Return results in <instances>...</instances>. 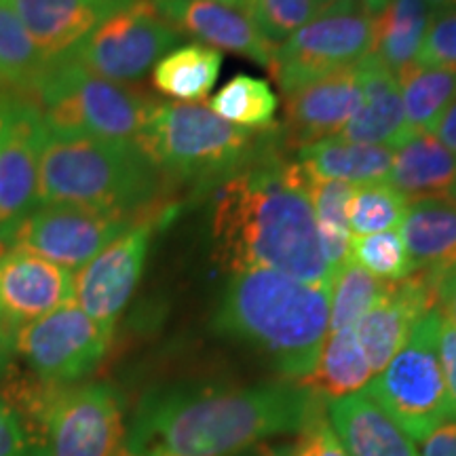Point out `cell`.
<instances>
[{
  "mask_svg": "<svg viewBox=\"0 0 456 456\" xmlns=\"http://www.w3.org/2000/svg\"><path fill=\"white\" fill-rule=\"evenodd\" d=\"M0 456H45V448L26 416L0 395Z\"/></svg>",
  "mask_w": 456,
  "mask_h": 456,
  "instance_id": "cell-37",
  "label": "cell"
},
{
  "mask_svg": "<svg viewBox=\"0 0 456 456\" xmlns=\"http://www.w3.org/2000/svg\"><path fill=\"white\" fill-rule=\"evenodd\" d=\"M135 142L163 175L195 184L199 191L218 188L252 165L288 152L281 125L245 129L208 106L184 102L152 104Z\"/></svg>",
  "mask_w": 456,
  "mask_h": 456,
  "instance_id": "cell-5",
  "label": "cell"
},
{
  "mask_svg": "<svg viewBox=\"0 0 456 456\" xmlns=\"http://www.w3.org/2000/svg\"><path fill=\"white\" fill-rule=\"evenodd\" d=\"M13 338L11 332L0 323V379H4L13 366Z\"/></svg>",
  "mask_w": 456,
  "mask_h": 456,
  "instance_id": "cell-43",
  "label": "cell"
},
{
  "mask_svg": "<svg viewBox=\"0 0 456 456\" xmlns=\"http://www.w3.org/2000/svg\"><path fill=\"white\" fill-rule=\"evenodd\" d=\"M357 66L362 74L363 100L338 135L357 144L387 146L395 151L410 138L399 78L374 53H368Z\"/></svg>",
  "mask_w": 456,
  "mask_h": 456,
  "instance_id": "cell-20",
  "label": "cell"
},
{
  "mask_svg": "<svg viewBox=\"0 0 456 456\" xmlns=\"http://www.w3.org/2000/svg\"><path fill=\"white\" fill-rule=\"evenodd\" d=\"M277 106L279 100L271 85L249 74H235L209 100V110L245 129L269 127L275 121Z\"/></svg>",
  "mask_w": 456,
  "mask_h": 456,
  "instance_id": "cell-30",
  "label": "cell"
},
{
  "mask_svg": "<svg viewBox=\"0 0 456 456\" xmlns=\"http://www.w3.org/2000/svg\"><path fill=\"white\" fill-rule=\"evenodd\" d=\"M408 201L387 182L362 184L353 188L346 203L351 237H366L393 231L402 224Z\"/></svg>",
  "mask_w": 456,
  "mask_h": 456,
  "instance_id": "cell-33",
  "label": "cell"
},
{
  "mask_svg": "<svg viewBox=\"0 0 456 456\" xmlns=\"http://www.w3.org/2000/svg\"><path fill=\"white\" fill-rule=\"evenodd\" d=\"M322 397L302 385L151 391L129 427L127 456H235L262 437L302 431Z\"/></svg>",
  "mask_w": 456,
  "mask_h": 456,
  "instance_id": "cell-1",
  "label": "cell"
},
{
  "mask_svg": "<svg viewBox=\"0 0 456 456\" xmlns=\"http://www.w3.org/2000/svg\"><path fill=\"white\" fill-rule=\"evenodd\" d=\"M353 184L336 180H309L306 195L315 212L319 239L332 279L351 256V231L346 220V203L353 192Z\"/></svg>",
  "mask_w": 456,
  "mask_h": 456,
  "instance_id": "cell-29",
  "label": "cell"
},
{
  "mask_svg": "<svg viewBox=\"0 0 456 456\" xmlns=\"http://www.w3.org/2000/svg\"><path fill=\"white\" fill-rule=\"evenodd\" d=\"M47 64L26 26L4 0H0V83L13 91L30 94Z\"/></svg>",
  "mask_w": 456,
  "mask_h": 456,
  "instance_id": "cell-31",
  "label": "cell"
},
{
  "mask_svg": "<svg viewBox=\"0 0 456 456\" xmlns=\"http://www.w3.org/2000/svg\"><path fill=\"white\" fill-rule=\"evenodd\" d=\"M433 9L427 0H385L374 15L372 51L399 77L414 66Z\"/></svg>",
  "mask_w": 456,
  "mask_h": 456,
  "instance_id": "cell-25",
  "label": "cell"
},
{
  "mask_svg": "<svg viewBox=\"0 0 456 456\" xmlns=\"http://www.w3.org/2000/svg\"><path fill=\"white\" fill-rule=\"evenodd\" d=\"M427 3H429V7L433 11H437V9L450 7V4H456V0H427Z\"/></svg>",
  "mask_w": 456,
  "mask_h": 456,
  "instance_id": "cell-44",
  "label": "cell"
},
{
  "mask_svg": "<svg viewBox=\"0 0 456 456\" xmlns=\"http://www.w3.org/2000/svg\"><path fill=\"white\" fill-rule=\"evenodd\" d=\"M448 199H452V201L456 203V182H454V186H452V191H450V195H448Z\"/></svg>",
  "mask_w": 456,
  "mask_h": 456,
  "instance_id": "cell-46",
  "label": "cell"
},
{
  "mask_svg": "<svg viewBox=\"0 0 456 456\" xmlns=\"http://www.w3.org/2000/svg\"><path fill=\"white\" fill-rule=\"evenodd\" d=\"M372 374V368L357 342L355 330L345 328L328 332L315 368L298 385L313 391L317 397H330L332 402L363 389Z\"/></svg>",
  "mask_w": 456,
  "mask_h": 456,
  "instance_id": "cell-26",
  "label": "cell"
},
{
  "mask_svg": "<svg viewBox=\"0 0 456 456\" xmlns=\"http://www.w3.org/2000/svg\"><path fill=\"white\" fill-rule=\"evenodd\" d=\"M456 182V155L433 134H416L393 151L387 184L408 203L448 197Z\"/></svg>",
  "mask_w": 456,
  "mask_h": 456,
  "instance_id": "cell-22",
  "label": "cell"
},
{
  "mask_svg": "<svg viewBox=\"0 0 456 456\" xmlns=\"http://www.w3.org/2000/svg\"><path fill=\"white\" fill-rule=\"evenodd\" d=\"M216 328L266 353L288 379H306L330 332V289L269 269L232 273Z\"/></svg>",
  "mask_w": 456,
  "mask_h": 456,
  "instance_id": "cell-3",
  "label": "cell"
},
{
  "mask_svg": "<svg viewBox=\"0 0 456 456\" xmlns=\"http://www.w3.org/2000/svg\"><path fill=\"white\" fill-rule=\"evenodd\" d=\"M437 275L414 271L387 283L380 300L355 323V336L370 368L379 374L408 340L420 317L437 306Z\"/></svg>",
  "mask_w": 456,
  "mask_h": 456,
  "instance_id": "cell-15",
  "label": "cell"
},
{
  "mask_svg": "<svg viewBox=\"0 0 456 456\" xmlns=\"http://www.w3.org/2000/svg\"><path fill=\"white\" fill-rule=\"evenodd\" d=\"M387 283L389 281H380L353 260H346L330 285V332L355 328L359 319L385 294Z\"/></svg>",
  "mask_w": 456,
  "mask_h": 456,
  "instance_id": "cell-32",
  "label": "cell"
},
{
  "mask_svg": "<svg viewBox=\"0 0 456 456\" xmlns=\"http://www.w3.org/2000/svg\"><path fill=\"white\" fill-rule=\"evenodd\" d=\"M332 0H248L243 11L273 47L326 11Z\"/></svg>",
  "mask_w": 456,
  "mask_h": 456,
  "instance_id": "cell-34",
  "label": "cell"
},
{
  "mask_svg": "<svg viewBox=\"0 0 456 456\" xmlns=\"http://www.w3.org/2000/svg\"><path fill=\"white\" fill-rule=\"evenodd\" d=\"M152 232L151 220L135 222L74 275V305L106 332H114V323L138 288Z\"/></svg>",
  "mask_w": 456,
  "mask_h": 456,
  "instance_id": "cell-14",
  "label": "cell"
},
{
  "mask_svg": "<svg viewBox=\"0 0 456 456\" xmlns=\"http://www.w3.org/2000/svg\"><path fill=\"white\" fill-rule=\"evenodd\" d=\"M328 410L346 456H419L414 442L363 391L332 399Z\"/></svg>",
  "mask_w": 456,
  "mask_h": 456,
  "instance_id": "cell-21",
  "label": "cell"
},
{
  "mask_svg": "<svg viewBox=\"0 0 456 456\" xmlns=\"http://www.w3.org/2000/svg\"><path fill=\"white\" fill-rule=\"evenodd\" d=\"M216 3L231 4V7H245V3H248V0H216Z\"/></svg>",
  "mask_w": 456,
  "mask_h": 456,
  "instance_id": "cell-45",
  "label": "cell"
},
{
  "mask_svg": "<svg viewBox=\"0 0 456 456\" xmlns=\"http://www.w3.org/2000/svg\"><path fill=\"white\" fill-rule=\"evenodd\" d=\"M74 302V273L24 249L0 252V323L13 330Z\"/></svg>",
  "mask_w": 456,
  "mask_h": 456,
  "instance_id": "cell-17",
  "label": "cell"
},
{
  "mask_svg": "<svg viewBox=\"0 0 456 456\" xmlns=\"http://www.w3.org/2000/svg\"><path fill=\"white\" fill-rule=\"evenodd\" d=\"M349 260L380 281H399V279L412 275V265H410L406 245H403L399 231L351 237Z\"/></svg>",
  "mask_w": 456,
  "mask_h": 456,
  "instance_id": "cell-35",
  "label": "cell"
},
{
  "mask_svg": "<svg viewBox=\"0 0 456 456\" xmlns=\"http://www.w3.org/2000/svg\"><path fill=\"white\" fill-rule=\"evenodd\" d=\"M416 66L456 68V4L433 11Z\"/></svg>",
  "mask_w": 456,
  "mask_h": 456,
  "instance_id": "cell-36",
  "label": "cell"
},
{
  "mask_svg": "<svg viewBox=\"0 0 456 456\" xmlns=\"http://www.w3.org/2000/svg\"><path fill=\"white\" fill-rule=\"evenodd\" d=\"M30 91L49 129L102 140L135 142L155 104L64 55L45 64Z\"/></svg>",
  "mask_w": 456,
  "mask_h": 456,
  "instance_id": "cell-6",
  "label": "cell"
},
{
  "mask_svg": "<svg viewBox=\"0 0 456 456\" xmlns=\"http://www.w3.org/2000/svg\"><path fill=\"white\" fill-rule=\"evenodd\" d=\"M0 85H3V83H0Z\"/></svg>",
  "mask_w": 456,
  "mask_h": 456,
  "instance_id": "cell-48",
  "label": "cell"
},
{
  "mask_svg": "<svg viewBox=\"0 0 456 456\" xmlns=\"http://www.w3.org/2000/svg\"><path fill=\"white\" fill-rule=\"evenodd\" d=\"M294 456H346V452L336 437L332 425H328L326 420L317 416L305 427V437H302L300 446L296 448Z\"/></svg>",
  "mask_w": 456,
  "mask_h": 456,
  "instance_id": "cell-38",
  "label": "cell"
},
{
  "mask_svg": "<svg viewBox=\"0 0 456 456\" xmlns=\"http://www.w3.org/2000/svg\"><path fill=\"white\" fill-rule=\"evenodd\" d=\"M437 351H440L444 379H446L448 395L456 419V328L444 313L440 315V330H437Z\"/></svg>",
  "mask_w": 456,
  "mask_h": 456,
  "instance_id": "cell-39",
  "label": "cell"
},
{
  "mask_svg": "<svg viewBox=\"0 0 456 456\" xmlns=\"http://www.w3.org/2000/svg\"><path fill=\"white\" fill-rule=\"evenodd\" d=\"M437 302L442 305V313L450 319L456 328V265L448 266L446 271L437 273Z\"/></svg>",
  "mask_w": 456,
  "mask_h": 456,
  "instance_id": "cell-41",
  "label": "cell"
},
{
  "mask_svg": "<svg viewBox=\"0 0 456 456\" xmlns=\"http://www.w3.org/2000/svg\"><path fill=\"white\" fill-rule=\"evenodd\" d=\"M13 406L30 420L45 456H118L123 414L108 385H49L28 389Z\"/></svg>",
  "mask_w": 456,
  "mask_h": 456,
  "instance_id": "cell-8",
  "label": "cell"
},
{
  "mask_svg": "<svg viewBox=\"0 0 456 456\" xmlns=\"http://www.w3.org/2000/svg\"><path fill=\"white\" fill-rule=\"evenodd\" d=\"M332 3H359V0H332Z\"/></svg>",
  "mask_w": 456,
  "mask_h": 456,
  "instance_id": "cell-47",
  "label": "cell"
},
{
  "mask_svg": "<svg viewBox=\"0 0 456 456\" xmlns=\"http://www.w3.org/2000/svg\"><path fill=\"white\" fill-rule=\"evenodd\" d=\"M420 456H456V419L446 420L427 437Z\"/></svg>",
  "mask_w": 456,
  "mask_h": 456,
  "instance_id": "cell-40",
  "label": "cell"
},
{
  "mask_svg": "<svg viewBox=\"0 0 456 456\" xmlns=\"http://www.w3.org/2000/svg\"><path fill=\"white\" fill-rule=\"evenodd\" d=\"M135 224L134 218L77 205H41L0 239L4 248L24 249L64 266L83 269L106 245Z\"/></svg>",
  "mask_w": 456,
  "mask_h": 456,
  "instance_id": "cell-12",
  "label": "cell"
},
{
  "mask_svg": "<svg viewBox=\"0 0 456 456\" xmlns=\"http://www.w3.org/2000/svg\"><path fill=\"white\" fill-rule=\"evenodd\" d=\"M306 182L298 163L279 152L216 188L214 239L228 269H269L330 289Z\"/></svg>",
  "mask_w": 456,
  "mask_h": 456,
  "instance_id": "cell-2",
  "label": "cell"
},
{
  "mask_svg": "<svg viewBox=\"0 0 456 456\" xmlns=\"http://www.w3.org/2000/svg\"><path fill=\"white\" fill-rule=\"evenodd\" d=\"M374 41V13L363 3H332L273 49L269 70L285 95L355 66Z\"/></svg>",
  "mask_w": 456,
  "mask_h": 456,
  "instance_id": "cell-9",
  "label": "cell"
},
{
  "mask_svg": "<svg viewBox=\"0 0 456 456\" xmlns=\"http://www.w3.org/2000/svg\"><path fill=\"white\" fill-rule=\"evenodd\" d=\"M440 315L436 306L420 317L395 357L363 387V393L414 444L425 442L446 420H454L437 351Z\"/></svg>",
  "mask_w": 456,
  "mask_h": 456,
  "instance_id": "cell-7",
  "label": "cell"
},
{
  "mask_svg": "<svg viewBox=\"0 0 456 456\" xmlns=\"http://www.w3.org/2000/svg\"><path fill=\"white\" fill-rule=\"evenodd\" d=\"M13 351L43 383L74 385L100 366L112 334L74 302L11 332Z\"/></svg>",
  "mask_w": 456,
  "mask_h": 456,
  "instance_id": "cell-11",
  "label": "cell"
},
{
  "mask_svg": "<svg viewBox=\"0 0 456 456\" xmlns=\"http://www.w3.org/2000/svg\"><path fill=\"white\" fill-rule=\"evenodd\" d=\"M294 161L309 180H336L362 186L387 182L393 148L357 144L340 135H332L300 148L294 155Z\"/></svg>",
  "mask_w": 456,
  "mask_h": 456,
  "instance_id": "cell-24",
  "label": "cell"
},
{
  "mask_svg": "<svg viewBox=\"0 0 456 456\" xmlns=\"http://www.w3.org/2000/svg\"><path fill=\"white\" fill-rule=\"evenodd\" d=\"M403 114L410 135L431 134L456 100V68L410 66L399 74Z\"/></svg>",
  "mask_w": 456,
  "mask_h": 456,
  "instance_id": "cell-28",
  "label": "cell"
},
{
  "mask_svg": "<svg viewBox=\"0 0 456 456\" xmlns=\"http://www.w3.org/2000/svg\"><path fill=\"white\" fill-rule=\"evenodd\" d=\"M171 26L184 30L208 47L243 55L269 68L273 45L258 32L245 11L216 0H152Z\"/></svg>",
  "mask_w": 456,
  "mask_h": 456,
  "instance_id": "cell-18",
  "label": "cell"
},
{
  "mask_svg": "<svg viewBox=\"0 0 456 456\" xmlns=\"http://www.w3.org/2000/svg\"><path fill=\"white\" fill-rule=\"evenodd\" d=\"M222 53L203 43L178 45L152 68V87L171 100L195 104L209 95L218 81Z\"/></svg>",
  "mask_w": 456,
  "mask_h": 456,
  "instance_id": "cell-27",
  "label": "cell"
},
{
  "mask_svg": "<svg viewBox=\"0 0 456 456\" xmlns=\"http://www.w3.org/2000/svg\"><path fill=\"white\" fill-rule=\"evenodd\" d=\"M45 60L64 55L108 17L134 0H4Z\"/></svg>",
  "mask_w": 456,
  "mask_h": 456,
  "instance_id": "cell-19",
  "label": "cell"
},
{
  "mask_svg": "<svg viewBox=\"0 0 456 456\" xmlns=\"http://www.w3.org/2000/svg\"><path fill=\"white\" fill-rule=\"evenodd\" d=\"M399 235L414 271L442 273L456 265V203L448 197L408 203Z\"/></svg>",
  "mask_w": 456,
  "mask_h": 456,
  "instance_id": "cell-23",
  "label": "cell"
},
{
  "mask_svg": "<svg viewBox=\"0 0 456 456\" xmlns=\"http://www.w3.org/2000/svg\"><path fill=\"white\" fill-rule=\"evenodd\" d=\"M163 174L138 142L61 134L47 127L38 205H77L134 218L161 195Z\"/></svg>",
  "mask_w": 456,
  "mask_h": 456,
  "instance_id": "cell-4",
  "label": "cell"
},
{
  "mask_svg": "<svg viewBox=\"0 0 456 456\" xmlns=\"http://www.w3.org/2000/svg\"><path fill=\"white\" fill-rule=\"evenodd\" d=\"M431 134L456 155V100L448 106V110L442 114V118L437 121L436 127H433Z\"/></svg>",
  "mask_w": 456,
  "mask_h": 456,
  "instance_id": "cell-42",
  "label": "cell"
},
{
  "mask_svg": "<svg viewBox=\"0 0 456 456\" xmlns=\"http://www.w3.org/2000/svg\"><path fill=\"white\" fill-rule=\"evenodd\" d=\"M357 64L342 68L285 95L281 135L288 152H298L300 148L332 138L345 129L363 100L362 74Z\"/></svg>",
  "mask_w": 456,
  "mask_h": 456,
  "instance_id": "cell-16",
  "label": "cell"
},
{
  "mask_svg": "<svg viewBox=\"0 0 456 456\" xmlns=\"http://www.w3.org/2000/svg\"><path fill=\"white\" fill-rule=\"evenodd\" d=\"M47 138L41 108L26 94L0 95V239L38 208V169Z\"/></svg>",
  "mask_w": 456,
  "mask_h": 456,
  "instance_id": "cell-13",
  "label": "cell"
},
{
  "mask_svg": "<svg viewBox=\"0 0 456 456\" xmlns=\"http://www.w3.org/2000/svg\"><path fill=\"white\" fill-rule=\"evenodd\" d=\"M182 43V32L159 13L152 0H134L94 28L64 57L112 83L138 81L165 53Z\"/></svg>",
  "mask_w": 456,
  "mask_h": 456,
  "instance_id": "cell-10",
  "label": "cell"
}]
</instances>
